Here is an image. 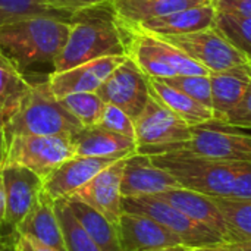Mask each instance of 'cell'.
I'll list each match as a JSON object with an SVG mask.
<instances>
[{
	"mask_svg": "<svg viewBox=\"0 0 251 251\" xmlns=\"http://www.w3.org/2000/svg\"><path fill=\"white\" fill-rule=\"evenodd\" d=\"M126 54L125 38L109 3L84 9L69 18V34L53 60L54 71H65L85 62Z\"/></svg>",
	"mask_w": 251,
	"mask_h": 251,
	"instance_id": "1",
	"label": "cell"
},
{
	"mask_svg": "<svg viewBox=\"0 0 251 251\" xmlns=\"http://www.w3.org/2000/svg\"><path fill=\"white\" fill-rule=\"evenodd\" d=\"M69 34V19L32 16L0 26V51L22 71L53 63Z\"/></svg>",
	"mask_w": 251,
	"mask_h": 251,
	"instance_id": "2",
	"label": "cell"
},
{
	"mask_svg": "<svg viewBox=\"0 0 251 251\" xmlns=\"http://www.w3.org/2000/svg\"><path fill=\"white\" fill-rule=\"evenodd\" d=\"M153 163L169 172L179 187L209 197L229 199L235 179L251 162H229L200 157L182 151L150 156Z\"/></svg>",
	"mask_w": 251,
	"mask_h": 251,
	"instance_id": "3",
	"label": "cell"
},
{
	"mask_svg": "<svg viewBox=\"0 0 251 251\" xmlns=\"http://www.w3.org/2000/svg\"><path fill=\"white\" fill-rule=\"evenodd\" d=\"M84 126L53 96L47 78L31 82L18 113L3 129L4 138L13 135H57L74 138Z\"/></svg>",
	"mask_w": 251,
	"mask_h": 251,
	"instance_id": "4",
	"label": "cell"
},
{
	"mask_svg": "<svg viewBox=\"0 0 251 251\" xmlns=\"http://www.w3.org/2000/svg\"><path fill=\"white\" fill-rule=\"evenodd\" d=\"M134 126L137 153L147 156L162 154L193 135V126L151 94L143 112L134 119Z\"/></svg>",
	"mask_w": 251,
	"mask_h": 251,
	"instance_id": "5",
	"label": "cell"
},
{
	"mask_svg": "<svg viewBox=\"0 0 251 251\" xmlns=\"http://www.w3.org/2000/svg\"><path fill=\"white\" fill-rule=\"evenodd\" d=\"M75 156L72 138L57 135H13L6 140V163L24 166L46 179Z\"/></svg>",
	"mask_w": 251,
	"mask_h": 251,
	"instance_id": "6",
	"label": "cell"
},
{
	"mask_svg": "<svg viewBox=\"0 0 251 251\" xmlns=\"http://www.w3.org/2000/svg\"><path fill=\"white\" fill-rule=\"evenodd\" d=\"M122 210L128 213L143 215L156 221L172 234H175L182 241V244L191 249L210 247L226 243L219 234L197 224L176 207L154 196L122 197Z\"/></svg>",
	"mask_w": 251,
	"mask_h": 251,
	"instance_id": "7",
	"label": "cell"
},
{
	"mask_svg": "<svg viewBox=\"0 0 251 251\" xmlns=\"http://www.w3.org/2000/svg\"><path fill=\"white\" fill-rule=\"evenodd\" d=\"M160 38L182 50L188 57L209 71V74L234 69L249 63L247 56L235 47L216 25L190 34L166 35Z\"/></svg>",
	"mask_w": 251,
	"mask_h": 251,
	"instance_id": "8",
	"label": "cell"
},
{
	"mask_svg": "<svg viewBox=\"0 0 251 251\" xmlns=\"http://www.w3.org/2000/svg\"><path fill=\"white\" fill-rule=\"evenodd\" d=\"M182 151L216 160L251 162V134L235 128L199 125L193 126V135L188 141L176 144L166 150Z\"/></svg>",
	"mask_w": 251,
	"mask_h": 251,
	"instance_id": "9",
	"label": "cell"
},
{
	"mask_svg": "<svg viewBox=\"0 0 251 251\" xmlns=\"http://www.w3.org/2000/svg\"><path fill=\"white\" fill-rule=\"evenodd\" d=\"M96 94L106 104L116 106L135 119L150 99L149 78L126 56L97 88Z\"/></svg>",
	"mask_w": 251,
	"mask_h": 251,
	"instance_id": "10",
	"label": "cell"
},
{
	"mask_svg": "<svg viewBox=\"0 0 251 251\" xmlns=\"http://www.w3.org/2000/svg\"><path fill=\"white\" fill-rule=\"evenodd\" d=\"M128 157L119 159L104 168L91 181H88L68 199H75L85 203L87 206L103 215L109 222L118 225L124 213L121 182Z\"/></svg>",
	"mask_w": 251,
	"mask_h": 251,
	"instance_id": "11",
	"label": "cell"
},
{
	"mask_svg": "<svg viewBox=\"0 0 251 251\" xmlns=\"http://www.w3.org/2000/svg\"><path fill=\"white\" fill-rule=\"evenodd\" d=\"M125 59L126 54L106 56L65 71H53L47 75V82L57 100L78 93H96Z\"/></svg>",
	"mask_w": 251,
	"mask_h": 251,
	"instance_id": "12",
	"label": "cell"
},
{
	"mask_svg": "<svg viewBox=\"0 0 251 251\" xmlns=\"http://www.w3.org/2000/svg\"><path fill=\"white\" fill-rule=\"evenodd\" d=\"M1 178L6 193V213L3 225L10 226L12 231L29 213L43 191L44 179L32 171L7 165L1 169Z\"/></svg>",
	"mask_w": 251,
	"mask_h": 251,
	"instance_id": "13",
	"label": "cell"
},
{
	"mask_svg": "<svg viewBox=\"0 0 251 251\" xmlns=\"http://www.w3.org/2000/svg\"><path fill=\"white\" fill-rule=\"evenodd\" d=\"M176 187V179L154 165L150 156L134 153L126 159L121 182L122 197L157 196Z\"/></svg>",
	"mask_w": 251,
	"mask_h": 251,
	"instance_id": "14",
	"label": "cell"
},
{
	"mask_svg": "<svg viewBox=\"0 0 251 251\" xmlns=\"http://www.w3.org/2000/svg\"><path fill=\"white\" fill-rule=\"evenodd\" d=\"M124 159V157H122ZM119 160L118 157H82L74 156L54 169L46 179L43 190L53 199H68L99 172Z\"/></svg>",
	"mask_w": 251,
	"mask_h": 251,
	"instance_id": "15",
	"label": "cell"
},
{
	"mask_svg": "<svg viewBox=\"0 0 251 251\" xmlns=\"http://www.w3.org/2000/svg\"><path fill=\"white\" fill-rule=\"evenodd\" d=\"M116 228L124 251H151L182 244V241L169 229L156 221L137 213L124 212Z\"/></svg>",
	"mask_w": 251,
	"mask_h": 251,
	"instance_id": "16",
	"label": "cell"
},
{
	"mask_svg": "<svg viewBox=\"0 0 251 251\" xmlns=\"http://www.w3.org/2000/svg\"><path fill=\"white\" fill-rule=\"evenodd\" d=\"M218 12L215 7V1L209 4H201L190 9H184L179 12H174L165 16L153 18L144 21L137 25H131L144 32L166 37V35H181L190 34L196 31H201L216 25ZM129 25V24H126Z\"/></svg>",
	"mask_w": 251,
	"mask_h": 251,
	"instance_id": "17",
	"label": "cell"
},
{
	"mask_svg": "<svg viewBox=\"0 0 251 251\" xmlns=\"http://www.w3.org/2000/svg\"><path fill=\"white\" fill-rule=\"evenodd\" d=\"M13 232L28 235L57 251H66L59 218L54 209V200L43 190L29 213L16 225Z\"/></svg>",
	"mask_w": 251,
	"mask_h": 251,
	"instance_id": "18",
	"label": "cell"
},
{
	"mask_svg": "<svg viewBox=\"0 0 251 251\" xmlns=\"http://www.w3.org/2000/svg\"><path fill=\"white\" fill-rule=\"evenodd\" d=\"M154 197L165 200L166 203L176 207L178 210H181L184 215H187L197 224L219 234L226 241V225H225L221 210L218 209L212 197L200 194L193 190L182 188V187L168 190Z\"/></svg>",
	"mask_w": 251,
	"mask_h": 251,
	"instance_id": "19",
	"label": "cell"
},
{
	"mask_svg": "<svg viewBox=\"0 0 251 251\" xmlns=\"http://www.w3.org/2000/svg\"><path fill=\"white\" fill-rule=\"evenodd\" d=\"M75 156L82 157H128L137 153L132 138L115 134L100 126H84L74 138Z\"/></svg>",
	"mask_w": 251,
	"mask_h": 251,
	"instance_id": "20",
	"label": "cell"
},
{
	"mask_svg": "<svg viewBox=\"0 0 251 251\" xmlns=\"http://www.w3.org/2000/svg\"><path fill=\"white\" fill-rule=\"evenodd\" d=\"M209 78L212 88V122H216L241 101L251 84V78L247 65L222 72H210Z\"/></svg>",
	"mask_w": 251,
	"mask_h": 251,
	"instance_id": "21",
	"label": "cell"
},
{
	"mask_svg": "<svg viewBox=\"0 0 251 251\" xmlns=\"http://www.w3.org/2000/svg\"><path fill=\"white\" fill-rule=\"evenodd\" d=\"M213 1L215 0H110V4L121 22L137 25L153 18Z\"/></svg>",
	"mask_w": 251,
	"mask_h": 251,
	"instance_id": "22",
	"label": "cell"
},
{
	"mask_svg": "<svg viewBox=\"0 0 251 251\" xmlns=\"http://www.w3.org/2000/svg\"><path fill=\"white\" fill-rule=\"evenodd\" d=\"M150 94L162 104L171 109L175 115L184 119L190 126L206 125L213 121V110L187 94L168 85L160 78H149Z\"/></svg>",
	"mask_w": 251,
	"mask_h": 251,
	"instance_id": "23",
	"label": "cell"
},
{
	"mask_svg": "<svg viewBox=\"0 0 251 251\" xmlns=\"http://www.w3.org/2000/svg\"><path fill=\"white\" fill-rule=\"evenodd\" d=\"M29 88L31 82L22 71L0 51V131L18 113Z\"/></svg>",
	"mask_w": 251,
	"mask_h": 251,
	"instance_id": "24",
	"label": "cell"
},
{
	"mask_svg": "<svg viewBox=\"0 0 251 251\" xmlns=\"http://www.w3.org/2000/svg\"><path fill=\"white\" fill-rule=\"evenodd\" d=\"M68 201L69 209L91 237V240L97 244L101 251H124L121 246L119 234L116 225L109 222L103 215L87 206L85 203L75 199H65Z\"/></svg>",
	"mask_w": 251,
	"mask_h": 251,
	"instance_id": "25",
	"label": "cell"
},
{
	"mask_svg": "<svg viewBox=\"0 0 251 251\" xmlns=\"http://www.w3.org/2000/svg\"><path fill=\"white\" fill-rule=\"evenodd\" d=\"M226 225V243L251 240V200L212 197Z\"/></svg>",
	"mask_w": 251,
	"mask_h": 251,
	"instance_id": "26",
	"label": "cell"
},
{
	"mask_svg": "<svg viewBox=\"0 0 251 251\" xmlns=\"http://www.w3.org/2000/svg\"><path fill=\"white\" fill-rule=\"evenodd\" d=\"M54 209L62 226L66 251H101L78 222L65 199L54 200Z\"/></svg>",
	"mask_w": 251,
	"mask_h": 251,
	"instance_id": "27",
	"label": "cell"
},
{
	"mask_svg": "<svg viewBox=\"0 0 251 251\" xmlns=\"http://www.w3.org/2000/svg\"><path fill=\"white\" fill-rule=\"evenodd\" d=\"M59 101L82 126H96L106 107V103L96 93L71 94Z\"/></svg>",
	"mask_w": 251,
	"mask_h": 251,
	"instance_id": "28",
	"label": "cell"
},
{
	"mask_svg": "<svg viewBox=\"0 0 251 251\" xmlns=\"http://www.w3.org/2000/svg\"><path fill=\"white\" fill-rule=\"evenodd\" d=\"M32 16H56L69 19L44 0H0V26Z\"/></svg>",
	"mask_w": 251,
	"mask_h": 251,
	"instance_id": "29",
	"label": "cell"
},
{
	"mask_svg": "<svg viewBox=\"0 0 251 251\" xmlns=\"http://www.w3.org/2000/svg\"><path fill=\"white\" fill-rule=\"evenodd\" d=\"M160 79H163L175 90L212 109V88L209 75H174Z\"/></svg>",
	"mask_w": 251,
	"mask_h": 251,
	"instance_id": "30",
	"label": "cell"
},
{
	"mask_svg": "<svg viewBox=\"0 0 251 251\" xmlns=\"http://www.w3.org/2000/svg\"><path fill=\"white\" fill-rule=\"evenodd\" d=\"M216 26L251 60V19L218 15Z\"/></svg>",
	"mask_w": 251,
	"mask_h": 251,
	"instance_id": "31",
	"label": "cell"
},
{
	"mask_svg": "<svg viewBox=\"0 0 251 251\" xmlns=\"http://www.w3.org/2000/svg\"><path fill=\"white\" fill-rule=\"evenodd\" d=\"M97 126L112 131L115 134L128 137L135 140V126H134V119L126 115L122 109L112 106V104H106L103 115L97 124Z\"/></svg>",
	"mask_w": 251,
	"mask_h": 251,
	"instance_id": "32",
	"label": "cell"
},
{
	"mask_svg": "<svg viewBox=\"0 0 251 251\" xmlns=\"http://www.w3.org/2000/svg\"><path fill=\"white\" fill-rule=\"evenodd\" d=\"M206 125L235 128V129H251V84L249 85L241 101L232 110H229L225 116H222L216 122L206 124Z\"/></svg>",
	"mask_w": 251,
	"mask_h": 251,
	"instance_id": "33",
	"label": "cell"
},
{
	"mask_svg": "<svg viewBox=\"0 0 251 251\" xmlns=\"http://www.w3.org/2000/svg\"><path fill=\"white\" fill-rule=\"evenodd\" d=\"M109 1L110 0H46V3L49 6L62 12L68 18H71L74 13H76L79 10L96 7V6H100V4H104Z\"/></svg>",
	"mask_w": 251,
	"mask_h": 251,
	"instance_id": "34",
	"label": "cell"
},
{
	"mask_svg": "<svg viewBox=\"0 0 251 251\" xmlns=\"http://www.w3.org/2000/svg\"><path fill=\"white\" fill-rule=\"evenodd\" d=\"M218 15L251 19V0H215Z\"/></svg>",
	"mask_w": 251,
	"mask_h": 251,
	"instance_id": "35",
	"label": "cell"
},
{
	"mask_svg": "<svg viewBox=\"0 0 251 251\" xmlns=\"http://www.w3.org/2000/svg\"><path fill=\"white\" fill-rule=\"evenodd\" d=\"M229 199L235 200H251V163L235 179Z\"/></svg>",
	"mask_w": 251,
	"mask_h": 251,
	"instance_id": "36",
	"label": "cell"
},
{
	"mask_svg": "<svg viewBox=\"0 0 251 251\" xmlns=\"http://www.w3.org/2000/svg\"><path fill=\"white\" fill-rule=\"evenodd\" d=\"M10 246L15 251H57L53 247H49L28 235H21L13 232V238L10 241Z\"/></svg>",
	"mask_w": 251,
	"mask_h": 251,
	"instance_id": "37",
	"label": "cell"
},
{
	"mask_svg": "<svg viewBox=\"0 0 251 251\" xmlns=\"http://www.w3.org/2000/svg\"><path fill=\"white\" fill-rule=\"evenodd\" d=\"M215 247L218 251H251V240L241 243H224Z\"/></svg>",
	"mask_w": 251,
	"mask_h": 251,
	"instance_id": "38",
	"label": "cell"
},
{
	"mask_svg": "<svg viewBox=\"0 0 251 251\" xmlns=\"http://www.w3.org/2000/svg\"><path fill=\"white\" fill-rule=\"evenodd\" d=\"M4 213H6V193H4V184H3L1 172H0V225H3Z\"/></svg>",
	"mask_w": 251,
	"mask_h": 251,
	"instance_id": "39",
	"label": "cell"
},
{
	"mask_svg": "<svg viewBox=\"0 0 251 251\" xmlns=\"http://www.w3.org/2000/svg\"><path fill=\"white\" fill-rule=\"evenodd\" d=\"M6 163V138L3 131H0V172Z\"/></svg>",
	"mask_w": 251,
	"mask_h": 251,
	"instance_id": "40",
	"label": "cell"
},
{
	"mask_svg": "<svg viewBox=\"0 0 251 251\" xmlns=\"http://www.w3.org/2000/svg\"><path fill=\"white\" fill-rule=\"evenodd\" d=\"M191 247L185 246V244H175V246H169V247H163V249H157V250L151 251H190Z\"/></svg>",
	"mask_w": 251,
	"mask_h": 251,
	"instance_id": "41",
	"label": "cell"
},
{
	"mask_svg": "<svg viewBox=\"0 0 251 251\" xmlns=\"http://www.w3.org/2000/svg\"><path fill=\"white\" fill-rule=\"evenodd\" d=\"M0 251H15L12 249L10 243H4V241H0Z\"/></svg>",
	"mask_w": 251,
	"mask_h": 251,
	"instance_id": "42",
	"label": "cell"
},
{
	"mask_svg": "<svg viewBox=\"0 0 251 251\" xmlns=\"http://www.w3.org/2000/svg\"><path fill=\"white\" fill-rule=\"evenodd\" d=\"M190 251H218L215 246H210V247H197V249H191Z\"/></svg>",
	"mask_w": 251,
	"mask_h": 251,
	"instance_id": "43",
	"label": "cell"
},
{
	"mask_svg": "<svg viewBox=\"0 0 251 251\" xmlns=\"http://www.w3.org/2000/svg\"><path fill=\"white\" fill-rule=\"evenodd\" d=\"M247 69H249V75L251 78V60H249V63H247Z\"/></svg>",
	"mask_w": 251,
	"mask_h": 251,
	"instance_id": "44",
	"label": "cell"
},
{
	"mask_svg": "<svg viewBox=\"0 0 251 251\" xmlns=\"http://www.w3.org/2000/svg\"><path fill=\"white\" fill-rule=\"evenodd\" d=\"M44 1H46V0H44Z\"/></svg>",
	"mask_w": 251,
	"mask_h": 251,
	"instance_id": "45",
	"label": "cell"
}]
</instances>
